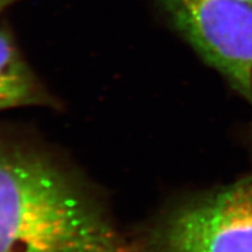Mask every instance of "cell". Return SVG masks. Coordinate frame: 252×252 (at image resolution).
Here are the masks:
<instances>
[{
	"instance_id": "1",
	"label": "cell",
	"mask_w": 252,
	"mask_h": 252,
	"mask_svg": "<svg viewBox=\"0 0 252 252\" xmlns=\"http://www.w3.org/2000/svg\"><path fill=\"white\" fill-rule=\"evenodd\" d=\"M0 252H138L54 159L0 140Z\"/></svg>"
},
{
	"instance_id": "2",
	"label": "cell",
	"mask_w": 252,
	"mask_h": 252,
	"mask_svg": "<svg viewBox=\"0 0 252 252\" xmlns=\"http://www.w3.org/2000/svg\"><path fill=\"white\" fill-rule=\"evenodd\" d=\"M140 252H252V176L172 207Z\"/></svg>"
},
{
	"instance_id": "3",
	"label": "cell",
	"mask_w": 252,
	"mask_h": 252,
	"mask_svg": "<svg viewBox=\"0 0 252 252\" xmlns=\"http://www.w3.org/2000/svg\"><path fill=\"white\" fill-rule=\"evenodd\" d=\"M167 1L198 55L252 103V6L241 0Z\"/></svg>"
},
{
	"instance_id": "4",
	"label": "cell",
	"mask_w": 252,
	"mask_h": 252,
	"mask_svg": "<svg viewBox=\"0 0 252 252\" xmlns=\"http://www.w3.org/2000/svg\"><path fill=\"white\" fill-rule=\"evenodd\" d=\"M48 97L21 59L13 41L0 31V111L31 104H46Z\"/></svg>"
},
{
	"instance_id": "5",
	"label": "cell",
	"mask_w": 252,
	"mask_h": 252,
	"mask_svg": "<svg viewBox=\"0 0 252 252\" xmlns=\"http://www.w3.org/2000/svg\"><path fill=\"white\" fill-rule=\"evenodd\" d=\"M18 1L19 0H0V14H1L6 8L11 7L12 5Z\"/></svg>"
},
{
	"instance_id": "6",
	"label": "cell",
	"mask_w": 252,
	"mask_h": 252,
	"mask_svg": "<svg viewBox=\"0 0 252 252\" xmlns=\"http://www.w3.org/2000/svg\"><path fill=\"white\" fill-rule=\"evenodd\" d=\"M241 1H243V2H245V4H249L252 6V0H241Z\"/></svg>"
}]
</instances>
